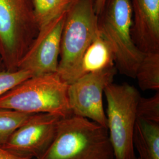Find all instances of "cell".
I'll use <instances>...</instances> for the list:
<instances>
[{
    "label": "cell",
    "mask_w": 159,
    "mask_h": 159,
    "mask_svg": "<svg viewBox=\"0 0 159 159\" xmlns=\"http://www.w3.org/2000/svg\"></svg>",
    "instance_id": "22"
},
{
    "label": "cell",
    "mask_w": 159,
    "mask_h": 159,
    "mask_svg": "<svg viewBox=\"0 0 159 159\" xmlns=\"http://www.w3.org/2000/svg\"><path fill=\"white\" fill-rule=\"evenodd\" d=\"M31 114L11 110L0 109V145L6 142L13 131Z\"/></svg>",
    "instance_id": "15"
},
{
    "label": "cell",
    "mask_w": 159,
    "mask_h": 159,
    "mask_svg": "<svg viewBox=\"0 0 159 159\" xmlns=\"http://www.w3.org/2000/svg\"><path fill=\"white\" fill-rule=\"evenodd\" d=\"M61 118L53 114H32L1 146L23 159H39L53 142Z\"/></svg>",
    "instance_id": "7"
},
{
    "label": "cell",
    "mask_w": 159,
    "mask_h": 159,
    "mask_svg": "<svg viewBox=\"0 0 159 159\" xmlns=\"http://www.w3.org/2000/svg\"><path fill=\"white\" fill-rule=\"evenodd\" d=\"M137 159H141L140 157H138V158H137Z\"/></svg>",
    "instance_id": "21"
},
{
    "label": "cell",
    "mask_w": 159,
    "mask_h": 159,
    "mask_svg": "<svg viewBox=\"0 0 159 159\" xmlns=\"http://www.w3.org/2000/svg\"><path fill=\"white\" fill-rule=\"evenodd\" d=\"M66 12L39 29L17 69L27 70L33 76L57 73Z\"/></svg>",
    "instance_id": "9"
},
{
    "label": "cell",
    "mask_w": 159,
    "mask_h": 159,
    "mask_svg": "<svg viewBox=\"0 0 159 159\" xmlns=\"http://www.w3.org/2000/svg\"><path fill=\"white\" fill-rule=\"evenodd\" d=\"M137 116L159 123V91L149 98L140 96L137 107Z\"/></svg>",
    "instance_id": "17"
},
{
    "label": "cell",
    "mask_w": 159,
    "mask_h": 159,
    "mask_svg": "<svg viewBox=\"0 0 159 159\" xmlns=\"http://www.w3.org/2000/svg\"><path fill=\"white\" fill-rule=\"evenodd\" d=\"M116 73L117 68L114 66L85 74L70 84L68 104L72 114L91 120L107 129L102 94L106 87L113 83Z\"/></svg>",
    "instance_id": "8"
},
{
    "label": "cell",
    "mask_w": 159,
    "mask_h": 159,
    "mask_svg": "<svg viewBox=\"0 0 159 159\" xmlns=\"http://www.w3.org/2000/svg\"><path fill=\"white\" fill-rule=\"evenodd\" d=\"M107 102L108 137L114 159H137L133 144L137 107L140 94L127 83L107 85L104 91Z\"/></svg>",
    "instance_id": "6"
},
{
    "label": "cell",
    "mask_w": 159,
    "mask_h": 159,
    "mask_svg": "<svg viewBox=\"0 0 159 159\" xmlns=\"http://www.w3.org/2000/svg\"><path fill=\"white\" fill-rule=\"evenodd\" d=\"M98 31L94 0H75L66 12L57 73L70 84L85 50Z\"/></svg>",
    "instance_id": "3"
},
{
    "label": "cell",
    "mask_w": 159,
    "mask_h": 159,
    "mask_svg": "<svg viewBox=\"0 0 159 159\" xmlns=\"http://www.w3.org/2000/svg\"><path fill=\"white\" fill-rule=\"evenodd\" d=\"M68 85L57 73L32 76L0 97V109L67 117Z\"/></svg>",
    "instance_id": "2"
},
{
    "label": "cell",
    "mask_w": 159,
    "mask_h": 159,
    "mask_svg": "<svg viewBox=\"0 0 159 159\" xmlns=\"http://www.w3.org/2000/svg\"><path fill=\"white\" fill-rule=\"evenodd\" d=\"M107 1L108 0H94V10L98 16L102 14Z\"/></svg>",
    "instance_id": "18"
},
{
    "label": "cell",
    "mask_w": 159,
    "mask_h": 159,
    "mask_svg": "<svg viewBox=\"0 0 159 159\" xmlns=\"http://www.w3.org/2000/svg\"><path fill=\"white\" fill-rule=\"evenodd\" d=\"M130 1L134 44L144 53L159 51V0Z\"/></svg>",
    "instance_id": "10"
},
{
    "label": "cell",
    "mask_w": 159,
    "mask_h": 159,
    "mask_svg": "<svg viewBox=\"0 0 159 159\" xmlns=\"http://www.w3.org/2000/svg\"><path fill=\"white\" fill-rule=\"evenodd\" d=\"M0 159H24L18 157L0 145Z\"/></svg>",
    "instance_id": "19"
},
{
    "label": "cell",
    "mask_w": 159,
    "mask_h": 159,
    "mask_svg": "<svg viewBox=\"0 0 159 159\" xmlns=\"http://www.w3.org/2000/svg\"><path fill=\"white\" fill-rule=\"evenodd\" d=\"M133 11L130 0H108L98 16V29L113 48L115 63L121 74L135 79L144 53L131 36Z\"/></svg>",
    "instance_id": "5"
},
{
    "label": "cell",
    "mask_w": 159,
    "mask_h": 159,
    "mask_svg": "<svg viewBox=\"0 0 159 159\" xmlns=\"http://www.w3.org/2000/svg\"><path fill=\"white\" fill-rule=\"evenodd\" d=\"M32 76V74L25 70H0V97Z\"/></svg>",
    "instance_id": "16"
},
{
    "label": "cell",
    "mask_w": 159,
    "mask_h": 159,
    "mask_svg": "<svg viewBox=\"0 0 159 159\" xmlns=\"http://www.w3.org/2000/svg\"><path fill=\"white\" fill-rule=\"evenodd\" d=\"M1 65H2L3 66V64H2V60H1V56H0V66H1Z\"/></svg>",
    "instance_id": "20"
},
{
    "label": "cell",
    "mask_w": 159,
    "mask_h": 159,
    "mask_svg": "<svg viewBox=\"0 0 159 159\" xmlns=\"http://www.w3.org/2000/svg\"><path fill=\"white\" fill-rule=\"evenodd\" d=\"M75 0H33L34 14L40 29L68 10Z\"/></svg>",
    "instance_id": "14"
},
{
    "label": "cell",
    "mask_w": 159,
    "mask_h": 159,
    "mask_svg": "<svg viewBox=\"0 0 159 159\" xmlns=\"http://www.w3.org/2000/svg\"><path fill=\"white\" fill-rule=\"evenodd\" d=\"M33 0H0V56L14 70L39 33Z\"/></svg>",
    "instance_id": "4"
},
{
    "label": "cell",
    "mask_w": 159,
    "mask_h": 159,
    "mask_svg": "<svg viewBox=\"0 0 159 159\" xmlns=\"http://www.w3.org/2000/svg\"><path fill=\"white\" fill-rule=\"evenodd\" d=\"M133 144L141 159H159V123L137 118Z\"/></svg>",
    "instance_id": "12"
},
{
    "label": "cell",
    "mask_w": 159,
    "mask_h": 159,
    "mask_svg": "<svg viewBox=\"0 0 159 159\" xmlns=\"http://www.w3.org/2000/svg\"><path fill=\"white\" fill-rule=\"evenodd\" d=\"M107 128L71 115L61 118L55 138L38 159H114Z\"/></svg>",
    "instance_id": "1"
},
{
    "label": "cell",
    "mask_w": 159,
    "mask_h": 159,
    "mask_svg": "<svg viewBox=\"0 0 159 159\" xmlns=\"http://www.w3.org/2000/svg\"><path fill=\"white\" fill-rule=\"evenodd\" d=\"M135 79L142 90L159 91V51L144 53L137 69Z\"/></svg>",
    "instance_id": "13"
},
{
    "label": "cell",
    "mask_w": 159,
    "mask_h": 159,
    "mask_svg": "<svg viewBox=\"0 0 159 159\" xmlns=\"http://www.w3.org/2000/svg\"><path fill=\"white\" fill-rule=\"evenodd\" d=\"M114 66L115 55L113 48L98 29L96 35L81 58L74 81L85 74L102 71Z\"/></svg>",
    "instance_id": "11"
}]
</instances>
